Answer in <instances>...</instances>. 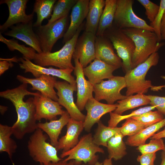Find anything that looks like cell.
Listing matches in <instances>:
<instances>
[{"label": "cell", "instance_id": "3", "mask_svg": "<svg viewBox=\"0 0 165 165\" xmlns=\"http://www.w3.org/2000/svg\"><path fill=\"white\" fill-rule=\"evenodd\" d=\"M82 26V24L73 36L65 42L59 50L53 53H35L33 59L35 64L44 67L52 66L61 69L74 70V67L72 63V59Z\"/></svg>", "mask_w": 165, "mask_h": 165}, {"label": "cell", "instance_id": "32", "mask_svg": "<svg viewBox=\"0 0 165 165\" xmlns=\"http://www.w3.org/2000/svg\"><path fill=\"white\" fill-rule=\"evenodd\" d=\"M96 131L93 137L94 142L98 146L107 147L108 140L117 133L120 132L121 127H112L104 125L100 120Z\"/></svg>", "mask_w": 165, "mask_h": 165}, {"label": "cell", "instance_id": "43", "mask_svg": "<svg viewBox=\"0 0 165 165\" xmlns=\"http://www.w3.org/2000/svg\"><path fill=\"white\" fill-rule=\"evenodd\" d=\"M160 33L161 40H165V11L161 22Z\"/></svg>", "mask_w": 165, "mask_h": 165}, {"label": "cell", "instance_id": "47", "mask_svg": "<svg viewBox=\"0 0 165 165\" xmlns=\"http://www.w3.org/2000/svg\"><path fill=\"white\" fill-rule=\"evenodd\" d=\"M102 165H113L112 159L109 158L106 159L103 161Z\"/></svg>", "mask_w": 165, "mask_h": 165}, {"label": "cell", "instance_id": "41", "mask_svg": "<svg viewBox=\"0 0 165 165\" xmlns=\"http://www.w3.org/2000/svg\"><path fill=\"white\" fill-rule=\"evenodd\" d=\"M156 156V153L143 154L138 156L137 160L140 165H154Z\"/></svg>", "mask_w": 165, "mask_h": 165}, {"label": "cell", "instance_id": "50", "mask_svg": "<svg viewBox=\"0 0 165 165\" xmlns=\"http://www.w3.org/2000/svg\"><path fill=\"white\" fill-rule=\"evenodd\" d=\"M162 78L165 80V76H162Z\"/></svg>", "mask_w": 165, "mask_h": 165}, {"label": "cell", "instance_id": "33", "mask_svg": "<svg viewBox=\"0 0 165 165\" xmlns=\"http://www.w3.org/2000/svg\"><path fill=\"white\" fill-rule=\"evenodd\" d=\"M78 0H59L53 9L51 18L46 24H50L57 20L67 16L71 9L76 3Z\"/></svg>", "mask_w": 165, "mask_h": 165}, {"label": "cell", "instance_id": "31", "mask_svg": "<svg viewBox=\"0 0 165 165\" xmlns=\"http://www.w3.org/2000/svg\"><path fill=\"white\" fill-rule=\"evenodd\" d=\"M56 0H36L33 12L36 13L37 19L33 27H37L42 25V23L45 19H47L51 16L52 12Z\"/></svg>", "mask_w": 165, "mask_h": 165}, {"label": "cell", "instance_id": "13", "mask_svg": "<svg viewBox=\"0 0 165 165\" xmlns=\"http://www.w3.org/2000/svg\"><path fill=\"white\" fill-rule=\"evenodd\" d=\"M21 63L19 64L21 68L25 73L30 72L35 78L45 75L57 77L64 80L71 84H76V80L72 75L74 70L72 69H56L51 67H44L32 63L31 60L23 57L19 59Z\"/></svg>", "mask_w": 165, "mask_h": 165}, {"label": "cell", "instance_id": "17", "mask_svg": "<svg viewBox=\"0 0 165 165\" xmlns=\"http://www.w3.org/2000/svg\"><path fill=\"white\" fill-rule=\"evenodd\" d=\"M117 106L118 104L110 105L101 103L94 97L89 99L85 107L87 114L83 122L84 129L90 132L93 126L100 121L103 115L114 111Z\"/></svg>", "mask_w": 165, "mask_h": 165}, {"label": "cell", "instance_id": "4", "mask_svg": "<svg viewBox=\"0 0 165 165\" xmlns=\"http://www.w3.org/2000/svg\"><path fill=\"white\" fill-rule=\"evenodd\" d=\"M159 58L158 53H154L145 61L126 73L124 77L127 85V96L135 94H144L152 87L151 81L146 80L145 76L150 68L157 65Z\"/></svg>", "mask_w": 165, "mask_h": 165}, {"label": "cell", "instance_id": "35", "mask_svg": "<svg viewBox=\"0 0 165 165\" xmlns=\"http://www.w3.org/2000/svg\"><path fill=\"white\" fill-rule=\"evenodd\" d=\"M145 126L139 121L132 118L126 119L121 127L120 132L124 137L135 135L143 129Z\"/></svg>", "mask_w": 165, "mask_h": 165}, {"label": "cell", "instance_id": "23", "mask_svg": "<svg viewBox=\"0 0 165 165\" xmlns=\"http://www.w3.org/2000/svg\"><path fill=\"white\" fill-rule=\"evenodd\" d=\"M67 125L66 134L59 139L56 148L63 152L69 150L78 143L79 136L83 130V122L76 120L70 117Z\"/></svg>", "mask_w": 165, "mask_h": 165}, {"label": "cell", "instance_id": "27", "mask_svg": "<svg viewBox=\"0 0 165 165\" xmlns=\"http://www.w3.org/2000/svg\"><path fill=\"white\" fill-rule=\"evenodd\" d=\"M165 126V118L160 122L146 127L138 134L127 138L125 143L131 147H138L145 144L146 140Z\"/></svg>", "mask_w": 165, "mask_h": 165}, {"label": "cell", "instance_id": "37", "mask_svg": "<svg viewBox=\"0 0 165 165\" xmlns=\"http://www.w3.org/2000/svg\"><path fill=\"white\" fill-rule=\"evenodd\" d=\"M136 149L141 154L155 153L159 150L165 151V145L162 138L152 139L148 143L138 146Z\"/></svg>", "mask_w": 165, "mask_h": 165}, {"label": "cell", "instance_id": "14", "mask_svg": "<svg viewBox=\"0 0 165 165\" xmlns=\"http://www.w3.org/2000/svg\"><path fill=\"white\" fill-rule=\"evenodd\" d=\"M75 67L74 73L76 77L77 98L76 105L81 111L83 110L88 100L93 97L94 85L85 77L82 66L79 62L78 58L73 57Z\"/></svg>", "mask_w": 165, "mask_h": 165}, {"label": "cell", "instance_id": "29", "mask_svg": "<svg viewBox=\"0 0 165 165\" xmlns=\"http://www.w3.org/2000/svg\"><path fill=\"white\" fill-rule=\"evenodd\" d=\"M12 135L13 131L12 127L0 124V152H6L14 164L12 157L16 151L17 145L16 141L11 138Z\"/></svg>", "mask_w": 165, "mask_h": 165}, {"label": "cell", "instance_id": "25", "mask_svg": "<svg viewBox=\"0 0 165 165\" xmlns=\"http://www.w3.org/2000/svg\"><path fill=\"white\" fill-rule=\"evenodd\" d=\"M105 3V0H90L89 10L86 17L85 31L92 33L96 35Z\"/></svg>", "mask_w": 165, "mask_h": 165}, {"label": "cell", "instance_id": "48", "mask_svg": "<svg viewBox=\"0 0 165 165\" xmlns=\"http://www.w3.org/2000/svg\"><path fill=\"white\" fill-rule=\"evenodd\" d=\"M7 110V107L6 106L0 105V112L2 114H3Z\"/></svg>", "mask_w": 165, "mask_h": 165}, {"label": "cell", "instance_id": "1", "mask_svg": "<svg viewBox=\"0 0 165 165\" xmlns=\"http://www.w3.org/2000/svg\"><path fill=\"white\" fill-rule=\"evenodd\" d=\"M27 88V84L22 83L16 87L0 92V97L9 100L15 108L17 119L12 127L13 135L18 140L22 139L26 134L33 133L38 128L34 98H29L25 101L24 99L26 95H37L39 92H30Z\"/></svg>", "mask_w": 165, "mask_h": 165}, {"label": "cell", "instance_id": "8", "mask_svg": "<svg viewBox=\"0 0 165 165\" xmlns=\"http://www.w3.org/2000/svg\"><path fill=\"white\" fill-rule=\"evenodd\" d=\"M134 2L133 0H116L114 25L121 29L134 28L154 32L153 28L134 12L132 8Z\"/></svg>", "mask_w": 165, "mask_h": 165}, {"label": "cell", "instance_id": "24", "mask_svg": "<svg viewBox=\"0 0 165 165\" xmlns=\"http://www.w3.org/2000/svg\"><path fill=\"white\" fill-rule=\"evenodd\" d=\"M70 118L68 113L65 111L59 119L44 123H38L37 127L46 133L50 138V144L56 147L61 130L67 125Z\"/></svg>", "mask_w": 165, "mask_h": 165}, {"label": "cell", "instance_id": "12", "mask_svg": "<svg viewBox=\"0 0 165 165\" xmlns=\"http://www.w3.org/2000/svg\"><path fill=\"white\" fill-rule=\"evenodd\" d=\"M28 0H4L0 4L5 3L8 6L9 16L6 21L0 26V33L4 32L14 24L27 23L32 21L34 12L27 15L26 13Z\"/></svg>", "mask_w": 165, "mask_h": 165}, {"label": "cell", "instance_id": "45", "mask_svg": "<svg viewBox=\"0 0 165 165\" xmlns=\"http://www.w3.org/2000/svg\"><path fill=\"white\" fill-rule=\"evenodd\" d=\"M163 138H165V128L163 130L154 134L150 138L160 139Z\"/></svg>", "mask_w": 165, "mask_h": 165}, {"label": "cell", "instance_id": "26", "mask_svg": "<svg viewBox=\"0 0 165 165\" xmlns=\"http://www.w3.org/2000/svg\"><path fill=\"white\" fill-rule=\"evenodd\" d=\"M116 8V0H105L100 18L96 36H104L106 31L113 25Z\"/></svg>", "mask_w": 165, "mask_h": 165}, {"label": "cell", "instance_id": "42", "mask_svg": "<svg viewBox=\"0 0 165 165\" xmlns=\"http://www.w3.org/2000/svg\"><path fill=\"white\" fill-rule=\"evenodd\" d=\"M12 61L7 59H4L0 58V75H1L5 71L8 70L10 68L13 66Z\"/></svg>", "mask_w": 165, "mask_h": 165}, {"label": "cell", "instance_id": "36", "mask_svg": "<svg viewBox=\"0 0 165 165\" xmlns=\"http://www.w3.org/2000/svg\"><path fill=\"white\" fill-rule=\"evenodd\" d=\"M131 118L141 122L146 127L159 122L164 119L163 115L158 110L150 111Z\"/></svg>", "mask_w": 165, "mask_h": 165}, {"label": "cell", "instance_id": "19", "mask_svg": "<svg viewBox=\"0 0 165 165\" xmlns=\"http://www.w3.org/2000/svg\"><path fill=\"white\" fill-rule=\"evenodd\" d=\"M32 21L19 23L10 27L11 29L5 33L6 35L19 39L30 46L38 53L42 52L38 37L33 30Z\"/></svg>", "mask_w": 165, "mask_h": 165}, {"label": "cell", "instance_id": "30", "mask_svg": "<svg viewBox=\"0 0 165 165\" xmlns=\"http://www.w3.org/2000/svg\"><path fill=\"white\" fill-rule=\"evenodd\" d=\"M123 137L121 133L119 132L108 140L107 147L108 158L118 160L127 155L126 144L123 140Z\"/></svg>", "mask_w": 165, "mask_h": 165}, {"label": "cell", "instance_id": "9", "mask_svg": "<svg viewBox=\"0 0 165 165\" xmlns=\"http://www.w3.org/2000/svg\"><path fill=\"white\" fill-rule=\"evenodd\" d=\"M68 21L67 16L50 24L36 27L35 33L43 52H51L55 44L65 33Z\"/></svg>", "mask_w": 165, "mask_h": 165}, {"label": "cell", "instance_id": "21", "mask_svg": "<svg viewBox=\"0 0 165 165\" xmlns=\"http://www.w3.org/2000/svg\"><path fill=\"white\" fill-rule=\"evenodd\" d=\"M89 1L78 0L72 8L70 24L63 36V43H65L70 40L82 24L88 14Z\"/></svg>", "mask_w": 165, "mask_h": 165}, {"label": "cell", "instance_id": "5", "mask_svg": "<svg viewBox=\"0 0 165 165\" xmlns=\"http://www.w3.org/2000/svg\"><path fill=\"white\" fill-rule=\"evenodd\" d=\"M37 128L30 136L28 143L29 154L35 162L40 165H49L62 159L57 155L56 147L47 141L48 136Z\"/></svg>", "mask_w": 165, "mask_h": 165}, {"label": "cell", "instance_id": "22", "mask_svg": "<svg viewBox=\"0 0 165 165\" xmlns=\"http://www.w3.org/2000/svg\"><path fill=\"white\" fill-rule=\"evenodd\" d=\"M95 49L96 58L111 65L122 67L121 59L115 53L113 46L107 37L96 36Z\"/></svg>", "mask_w": 165, "mask_h": 165}, {"label": "cell", "instance_id": "20", "mask_svg": "<svg viewBox=\"0 0 165 165\" xmlns=\"http://www.w3.org/2000/svg\"><path fill=\"white\" fill-rule=\"evenodd\" d=\"M119 67L108 64L95 58L86 67L83 68L84 75L93 85L100 83L105 79H109L114 76L113 73Z\"/></svg>", "mask_w": 165, "mask_h": 165}, {"label": "cell", "instance_id": "6", "mask_svg": "<svg viewBox=\"0 0 165 165\" xmlns=\"http://www.w3.org/2000/svg\"><path fill=\"white\" fill-rule=\"evenodd\" d=\"M103 149L94 142L91 133L82 137L77 144L68 151L63 152L60 155L61 158L67 157L64 160L66 161L74 160L76 163L82 162L93 165L97 162V153H104Z\"/></svg>", "mask_w": 165, "mask_h": 165}, {"label": "cell", "instance_id": "18", "mask_svg": "<svg viewBox=\"0 0 165 165\" xmlns=\"http://www.w3.org/2000/svg\"><path fill=\"white\" fill-rule=\"evenodd\" d=\"M16 79L22 83L31 84L32 90H37L42 95L57 102L58 97L54 89L57 81L56 77L43 75L35 78H29L18 75Z\"/></svg>", "mask_w": 165, "mask_h": 165}, {"label": "cell", "instance_id": "40", "mask_svg": "<svg viewBox=\"0 0 165 165\" xmlns=\"http://www.w3.org/2000/svg\"><path fill=\"white\" fill-rule=\"evenodd\" d=\"M147 97L150 100L151 105L155 106L158 111L165 115V97L149 95Z\"/></svg>", "mask_w": 165, "mask_h": 165}, {"label": "cell", "instance_id": "49", "mask_svg": "<svg viewBox=\"0 0 165 165\" xmlns=\"http://www.w3.org/2000/svg\"><path fill=\"white\" fill-rule=\"evenodd\" d=\"M103 165V163L97 161L93 165ZM82 165H86L82 164Z\"/></svg>", "mask_w": 165, "mask_h": 165}, {"label": "cell", "instance_id": "10", "mask_svg": "<svg viewBox=\"0 0 165 165\" xmlns=\"http://www.w3.org/2000/svg\"><path fill=\"white\" fill-rule=\"evenodd\" d=\"M127 87L124 77L114 76L106 81L102 80L94 85V98L98 101L105 100L108 104H114L117 100L125 99L126 96L122 95L120 91Z\"/></svg>", "mask_w": 165, "mask_h": 165}, {"label": "cell", "instance_id": "34", "mask_svg": "<svg viewBox=\"0 0 165 165\" xmlns=\"http://www.w3.org/2000/svg\"><path fill=\"white\" fill-rule=\"evenodd\" d=\"M155 108H156L155 106L151 105L146 106L140 108L133 111L129 114L125 115H119L113 112H110L109 113L110 118L108 122V126L112 127H116L119 123L125 119L152 111Z\"/></svg>", "mask_w": 165, "mask_h": 165}, {"label": "cell", "instance_id": "39", "mask_svg": "<svg viewBox=\"0 0 165 165\" xmlns=\"http://www.w3.org/2000/svg\"><path fill=\"white\" fill-rule=\"evenodd\" d=\"M145 9V14L150 22H152L157 14L160 6L149 0H137Z\"/></svg>", "mask_w": 165, "mask_h": 165}, {"label": "cell", "instance_id": "15", "mask_svg": "<svg viewBox=\"0 0 165 165\" xmlns=\"http://www.w3.org/2000/svg\"><path fill=\"white\" fill-rule=\"evenodd\" d=\"M35 105V118L37 121L44 119L50 121L56 119L57 117L61 116L65 111L57 101L42 94L34 96Z\"/></svg>", "mask_w": 165, "mask_h": 165}, {"label": "cell", "instance_id": "7", "mask_svg": "<svg viewBox=\"0 0 165 165\" xmlns=\"http://www.w3.org/2000/svg\"><path fill=\"white\" fill-rule=\"evenodd\" d=\"M104 36L110 41L122 60V67L124 71L126 73L132 69L131 60L135 49L132 39L115 25L108 29Z\"/></svg>", "mask_w": 165, "mask_h": 165}, {"label": "cell", "instance_id": "38", "mask_svg": "<svg viewBox=\"0 0 165 165\" xmlns=\"http://www.w3.org/2000/svg\"><path fill=\"white\" fill-rule=\"evenodd\" d=\"M165 11V0H161L159 11L154 20L150 22L149 25L154 30V32L157 35L160 42L162 40L160 27L162 19Z\"/></svg>", "mask_w": 165, "mask_h": 165}, {"label": "cell", "instance_id": "46", "mask_svg": "<svg viewBox=\"0 0 165 165\" xmlns=\"http://www.w3.org/2000/svg\"><path fill=\"white\" fill-rule=\"evenodd\" d=\"M161 162L160 165H165V151H162L161 154Z\"/></svg>", "mask_w": 165, "mask_h": 165}, {"label": "cell", "instance_id": "28", "mask_svg": "<svg viewBox=\"0 0 165 165\" xmlns=\"http://www.w3.org/2000/svg\"><path fill=\"white\" fill-rule=\"evenodd\" d=\"M150 101L144 94H137L127 96L124 99L118 101V106L113 112L121 115L126 111L150 104Z\"/></svg>", "mask_w": 165, "mask_h": 165}, {"label": "cell", "instance_id": "16", "mask_svg": "<svg viewBox=\"0 0 165 165\" xmlns=\"http://www.w3.org/2000/svg\"><path fill=\"white\" fill-rule=\"evenodd\" d=\"M96 37L95 35L85 31L78 39L73 57L78 58L83 68L96 58Z\"/></svg>", "mask_w": 165, "mask_h": 165}, {"label": "cell", "instance_id": "2", "mask_svg": "<svg viewBox=\"0 0 165 165\" xmlns=\"http://www.w3.org/2000/svg\"><path fill=\"white\" fill-rule=\"evenodd\" d=\"M121 30L132 39L135 45L131 60L132 69L145 61L165 44L164 42H159L154 32L148 30L134 28Z\"/></svg>", "mask_w": 165, "mask_h": 165}, {"label": "cell", "instance_id": "44", "mask_svg": "<svg viewBox=\"0 0 165 165\" xmlns=\"http://www.w3.org/2000/svg\"><path fill=\"white\" fill-rule=\"evenodd\" d=\"M75 163H76L74 160L66 161L64 160H62L57 163H50L49 165H75Z\"/></svg>", "mask_w": 165, "mask_h": 165}, {"label": "cell", "instance_id": "11", "mask_svg": "<svg viewBox=\"0 0 165 165\" xmlns=\"http://www.w3.org/2000/svg\"><path fill=\"white\" fill-rule=\"evenodd\" d=\"M55 88L57 90L59 104L66 109L71 118L83 122L86 116L78 109L74 100L73 94L77 90L76 84H71L66 81H57Z\"/></svg>", "mask_w": 165, "mask_h": 165}]
</instances>
